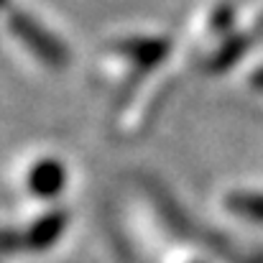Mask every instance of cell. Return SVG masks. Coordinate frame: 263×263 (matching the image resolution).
<instances>
[{
	"mask_svg": "<svg viewBox=\"0 0 263 263\" xmlns=\"http://www.w3.org/2000/svg\"><path fill=\"white\" fill-rule=\"evenodd\" d=\"M31 186L39 192V194H51L59 189V169L51 166V164H44L39 166L33 174H31Z\"/></svg>",
	"mask_w": 263,
	"mask_h": 263,
	"instance_id": "obj_1",
	"label": "cell"
}]
</instances>
